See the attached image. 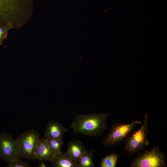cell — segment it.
<instances>
[{"mask_svg":"<svg viewBox=\"0 0 167 167\" xmlns=\"http://www.w3.org/2000/svg\"><path fill=\"white\" fill-rule=\"evenodd\" d=\"M109 113L77 114L71 127L76 133L90 136L101 135L109 129L106 122Z\"/></svg>","mask_w":167,"mask_h":167,"instance_id":"obj_1","label":"cell"},{"mask_svg":"<svg viewBox=\"0 0 167 167\" xmlns=\"http://www.w3.org/2000/svg\"><path fill=\"white\" fill-rule=\"evenodd\" d=\"M148 115L145 114L143 123L137 131L131 132L126 138L124 149L130 156L143 150L148 144Z\"/></svg>","mask_w":167,"mask_h":167,"instance_id":"obj_2","label":"cell"},{"mask_svg":"<svg viewBox=\"0 0 167 167\" xmlns=\"http://www.w3.org/2000/svg\"><path fill=\"white\" fill-rule=\"evenodd\" d=\"M40 139L39 133L31 129L25 132L15 139L20 158L36 159L35 151Z\"/></svg>","mask_w":167,"mask_h":167,"instance_id":"obj_3","label":"cell"},{"mask_svg":"<svg viewBox=\"0 0 167 167\" xmlns=\"http://www.w3.org/2000/svg\"><path fill=\"white\" fill-rule=\"evenodd\" d=\"M166 164L165 154L158 147L155 146L139 154L130 166L131 167H164L166 166Z\"/></svg>","mask_w":167,"mask_h":167,"instance_id":"obj_4","label":"cell"},{"mask_svg":"<svg viewBox=\"0 0 167 167\" xmlns=\"http://www.w3.org/2000/svg\"><path fill=\"white\" fill-rule=\"evenodd\" d=\"M142 123L139 120H133L128 123H119L113 124L109 133L102 143L105 147H110L118 143L126 138L136 125Z\"/></svg>","mask_w":167,"mask_h":167,"instance_id":"obj_5","label":"cell"},{"mask_svg":"<svg viewBox=\"0 0 167 167\" xmlns=\"http://www.w3.org/2000/svg\"><path fill=\"white\" fill-rule=\"evenodd\" d=\"M0 157L6 162L19 158L15 139L11 134L0 133Z\"/></svg>","mask_w":167,"mask_h":167,"instance_id":"obj_6","label":"cell"},{"mask_svg":"<svg viewBox=\"0 0 167 167\" xmlns=\"http://www.w3.org/2000/svg\"><path fill=\"white\" fill-rule=\"evenodd\" d=\"M56 154L51 147L47 139H40L35 151L36 159L40 162H51Z\"/></svg>","mask_w":167,"mask_h":167,"instance_id":"obj_7","label":"cell"},{"mask_svg":"<svg viewBox=\"0 0 167 167\" xmlns=\"http://www.w3.org/2000/svg\"><path fill=\"white\" fill-rule=\"evenodd\" d=\"M67 130L59 123L55 121L48 124L44 134L46 139H62L64 134Z\"/></svg>","mask_w":167,"mask_h":167,"instance_id":"obj_8","label":"cell"},{"mask_svg":"<svg viewBox=\"0 0 167 167\" xmlns=\"http://www.w3.org/2000/svg\"><path fill=\"white\" fill-rule=\"evenodd\" d=\"M55 167H79L77 162L74 160L67 153L56 154L50 162Z\"/></svg>","mask_w":167,"mask_h":167,"instance_id":"obj_9","label":"cell"},{"mask_svg":"<svg viewBox=\"0 0 167 167\" xmlns=\"http://www.w3.org/2000/svg\"><path fill=\"white\" fill-rule=\"evenodd\" d=\"M86 151L82 143L79 140H73L68 144L67 153L78 162Z\"/></svg>","mask_w":167,"mask_h":167,"instance_id":"obj_10","label":"cell"},{"mask_svg":"<svg viewBox=\"0 0 167 167\" xmlns=\"http://www.w3.org/2000/svg\"><path fill=\"white\" fill-rule=\"evenodd\" d=\"M94 150L86 151L80 158L78 162L79 167H93L94 164L92 158Z\"/></svg>","mask_w":167,"mask_h":167,"instance_id":"obj_11","label":"cell"},{"mask_svg":"<svg viewBox=\"0 0 167 167\" xmlns=\"http://www.w3.org/2000/svg\"><path fill=\"white\" fill-rule=\"evenodd\" d=\"M118 156L116 154H111L108 155L102 160L101 167H115L118 162Z\"/></svg>","mask_w":167,"mask_h":167,"instance_id":"obj_12","label":"cell"},{"mask_svg":"<svg viewBox=\"0 0 167 167\" xmlns=\"http://www.w3.org/2000/svg\"><path fill=\"white\" fill-rule=\"evenodd\" d=\"M53 150L56 154L61 152L62 145L63 144L62 139H46Z\"/></svg>","mask_w":167,"mask_h":167,"instance_id":"obj_13","label":"cell"},{"mask_svg":"<svg viewBox=\"0 0 167 167\" xmlns=\"http://www.w3.org/2000/svg\"><path fill=\"white\" fill-rule=\"evenodd\" d=\"M6 166L7 167H30L31 166L28 162L23 161L19 158L6 162Z\"/></svg>","mask_w":167,"mask_h":167,"instance_id":"obj_14","label":"cell"},{"mask_svg":"<svg viewBox=\"0 0 167 167\" xmlns=\"http://www.w3.org/2000/svg\"><path fill=\"white\" fill-rule=\"evenodd\" d=\"M4 34V30L3 28L0 27V41Z\"/></svg>","mask_w":167,"mask_h":167,"instance_id":"obj_15","label":"cell"},{"mask_svg":"<svg viewBox=\"0 0 167 167\" xmlns=\"http://www.w3.org/2000/svg\"><path fill=\"white\" fill-rule=\"evenodd\" d=\"M42 163H41L40 165L39 166V167H47V165L44 162V161L41 162Z\"/></svg>","mask_w":167,"mask_h":167,"instance_id":"obj_16","label":"cell"}]
</instances>
